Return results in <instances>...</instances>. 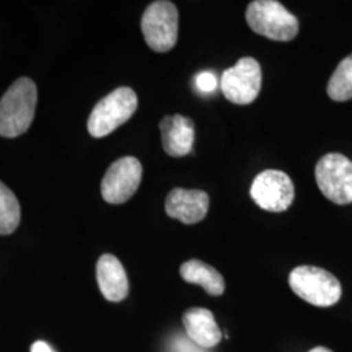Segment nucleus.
<instances>
[{"instance_id":"nucleus-10","label":"nucleus","mask_w":352,"mask_h":352,"mask_svg":"<svg viewBox=\"0 0 352 352\" xmlns=\"http://www.w3.org/2000/svg\"><path fill=\"white\" fill-rule=\"evenodd\" d=\"M209 196L199 189H173L166 197V213L186 225L202 221L209 210Z\"/></svg>"},{"instance_id":"nucleus-5","label":"nucleus","mask_w":352,"mask_h":352,"mask_svg":"<svg viewBox=\"0 0 352 352\" xmlns=\"http://www.w3.org/2000/svg\"><path fill=\"white\" fill-rule=\"evenodd\" d=\"M141 30L146 45L157 52L171 50L177 41L179 13L171 1H154L142 14Z\"/></svg>"},{"instance_id":"nucleus-14","label":"nucleus","mask_w":352,"mask_h":352,"mask_svg":"<svg viewBox=\"0 0 352 352\" xmlns=\"http://www.w3.org/2000/svg\"><path fill=\"white\" fill-rule=\"evenodd\" d=\"M180 276L188 283L200 285L212 296H221L225 292V280L221 273L200 260H189L182 265Z\"/></svg>"},{"instance_id":"nucleus-12","label":"nucleus","mask_w":352,"mask_h":352,"mask_svg":"<svg viewBox=\"0 0 352 352\" xmlns=\"http://www.w3.org/2000/svg\"><path fill=\"white\" fill-rule=\"evenodd\" d=\"M97 282L109 302L124 300L129 291L128 278L122 263L113 254H103L97 263Z\"/></svg>"},{"instance_id":"nucleus-16","label":"nucleus","mask_w":352,"mask_h":352,"mask_svg":"<svg viewBox=\"0 0 352 352\" xmlns=\"http://www.w3.org/2000/svg\"><path fill=\"white\" fill-rule=\"evenodd\" d=\"M21 219V208L11 189L0 182V235H10Z\"/></svg>"},{"instance_id":"nucleus-15","label":"nucleus","mask_w":352,"mask_h":352,"mask_svg":"<svg viewBox=\"0 0 352 352\" xmlns=\"http://www.w3.org/2000/svg\"><path fill=\"white\" fill-rule=\"evenodd\" d=\"M327 96L333 101L352 100V54L337 65L327 84Z\"/></svg>"},{"instance_id":"nucleus-2","label":"nucleus","mask_w":352,"mask_h":352,"mask_svg":"<svg viewBox=\"0 0 352 352\" xmlns=\"http://www.w3.org/2000/svg\"><path fill=\"white\" fill-rule=\"evenodd\" d=\"M245 17L254 33L273 41L287 42L299 33L298 19L276 0L252 1Z\"/></svg>"},{"instance_id":"nucleus-18","label":"nucleus","mask_w":352,"mask_h":352,"mask_svg":"<svg viewBox=\"0 0 352 352\" xmlns=\"http://www.w3.org/2000/svg\"><path fill=\"white\" fill-rule=\"evenodd\" d=\"M32 352H55L52 349H51L50 346L46 343V342H43V340H37V342H34L33 343V346H32Z\"/></svg>"},{"instance_id":"nucleus-11","label":"nucleus","mask_w":352,"mask_h":352,"mask_svg":"<svg viewBox=\"0 0 352 352\" xmlns=\"http://www.w3.org/2000/svg\"><path fill=\"white\" fill-rule=\"evenodd\" d=\"M164 149L171 157H184L192 151L195 123L183 115L164 116L160 124Z\"/></svg>"},{"instance_id":"nucleus-7","label":"nucleus","mask_w":352,"mask_h":352,"mask_svg":"<svg viewBox=\"0 0 352 352\" xmlns=\"http://www.w3.org/2000/svg\"><path fill=\"white\" fill-rule=\"evenodd\" d=\"M263 72L260 63L253 58H241L234 67L227 68L221 77V89L227 101L250 104L261 90Z\"/></svg>"},{"instance_id":"nucleus-8","label":"nucleus","mask_w":352,"mask_h":352,"mask_svg":"<svg viewBox=\"0 0 352 352\" xmlns=\"http://www.w3.org/2000/svg\"><path fill=\"white\" fill-rule=\"evenodd\" d=\"M251 197L261 209L272 213L287 210L295 199V186L286 173L265 170L254 177Z\"/></svg>"},{"instance_id":"nucleus-6","label":"nucleus","mask_w":352,"mask_h":352,"mask_svg":"<svg viewBox=\"0 0 352 352\" xmlns=\"http://www.w3.org/2000/svg\"><path fill=\"white\" fill-rule=\"evenodd\" d=\"M316 182L322 195L337 205L352 202V162L340 153L324 155L316 166Z\"/></svg>"},{"instance_id":"nucleus-4","label":"nucleus","mask_w":352,"mask_h":352,"mask_svg":"<svg viewBox=\"0 0 352 352\" xmlns=\"http://www.w3.org/2000/svg\"><path fill=\"white\" fill-rule=\"evenodd\" d=\"M289 287L300 298L316 307H331L340 302V280L325 269L302 265L295 267L289 277Z\"/></svg>"},{"instance_id":"nucleus-1","label":"nucleus","mask_w":352,"mask_h":352,"mask_svg":"<svg viewBox=\"0 0 352 352\" xmlns=\"http://www.w3.org/2000/svg\"><path fill=\"white\" fill-rule=\"evenodd\" d=\"M37 106V87L28 78H17L0 100V136L13 139L25 133Z\"/></svg>"},{"instance_id":"nucleus-19","label":"nucleus","mask_w":352,"mask_h":352,"mask_svg":"<svg viewBox=\"0 0 352 352\" xmlns=\"http://www.w3.org/2000/svg\"><path fill=\"white\" fill-rule=\"evenodd\" d=\"M309 352H333L330 351L329 349H325V347H316V349H312Z\"/></svg>"},{"instance_id":"nucleus-3","label":"nucleus","mask_w":352,"mask_h":352,"mask_svg":"<svg viewBox=\"0 0 352 352\" xmlns=\"http://www.w3.org/2000/svg\"><path fill=\"white\" fill-rule=\"evenodd\" d=\"M138 96L131 88L115 89L98 102L88 120L89 133L101 139L128 122L138 110Z\"/></svg>"},{"instance_id":"nucleus-9","label":"nucleus","mask_w":352,"mask_h":352,"mask_svg":"<svg viewBox=\"0 0 352 352\" xmlns=\"http://www.w3.org/2000/svg\"><path fill=\"white\" fill-rule=\"evenodd\" d=\"M142 177V166L135 157H123L115 161L102 179L103 200L119 205L128 201L139 188Z\"/></svg>"},{"instance_id":"nucleus-13","label":"nucleus","mask_w":352,"mask_h":352,"mask_svg":"<svg viewBox=\"0 0 352 352\" xmlns=\"http://www.w3.org/2000/svg\"><path fill=\"white\" fill-rule=\"evenodd\" d=\"M183 324L189 338L204 349L215 347L222 340V331L213 314L206 308H190L183 315Z\"/></svg>"},{"instance_id":"nucleus-17","label":"nucleus","mask_w":352,"mask_h":352,"mask_svg":"<svg viewBox=\"0 0 352 352\" xmlns=\"http://www.w3.org/2000/svg\"><path fill=\"white\" fill-rule=\"evenodd\" d=\"M196 85L204 93H212L218 87V80L213 72L205 71L196 77Z\"/></svg>"}]
</instances>
